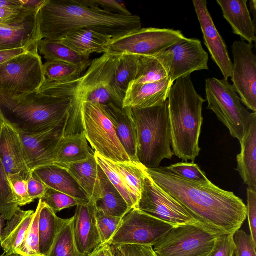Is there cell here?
<instances>
[{
  "label": "cell",
  "instance_id": "cell-57",
  "mask_svg": "<svg viewBox=\"0 0 256 256\" xmlns=\"http://www.w3.org/2000/svg\"><path fill=\"white\" fill-rule=\"evenodd\" d=\"M5 220H6L3 218V216L0 215V242H1L3 230L4 229V226Z\"/></svg>",
  "mask_w": 256,
  "mask_h": 256
},
{
  "label": "cell",
  "instance_id": "cell-44",
  "mask_svg": "<svg viewBox=\"0 0 256 256\" xmlns=\"http://www.w3.org/2000/svg\"><path fill=\"white\" fill-rule=\"evenodd\" d=\"M32 171L29 173H18L8 176L13 192L18 206L28 204L34 201L28 192V180Z\"/></svg>",
  "mask_w": 256,
  "mask_h": 256
},
{
  "label": "cell",
  "instance_id": "cell-6",
  "mask_svg": "<svg viewBox=\"0 0 256 256\" xmlns=\"http://www.w3.org/2000/svg\"><path fill=\"white\" fill-rule=\"evenodd\" d=\"M130 108L136 129L138 162L146 168H158L164 159H172L174 154L168 100L151 108Z\"/></svg>",
  "mask_w": 256,
  "mask_h": 256
},
{
  "label": "cell",
  "instance_id": "cell-18",
  "mask_svg": "<svg viewBox=\"0 0 256 256\" xmlns=\"http://www.w3.org/2000/svg\"><path fill=\"white\" fill-rule=\"evenodd\" d=\"M73 234L76 248L82 255L90 256L102 246L94 202L76 206Z\"/></svg>",
  "mask_w": 256,
  "mask_h": 256
},
{
  "label": "cell",
  "instance_id": "cell-20",
  "mask_svg": "<svg viewBox=\"0 0 256 256\" xmlns=\"http://www.w3.org/2000/svg\"><path fill=\"white\" fill-rule=\"evenodd\" d=\"M0 159L8 176L32 172L24 158L19 132L6 119L0 135Z\"/></svg>",
  "mask_w": 256,
  "mask_h": 256
},
{
  "label": "cell",
  "instance_id": "cell-17",
  "mask_svg": "<svg viewBox=\"0 0 256 256\" xmlns=\"http://www.w3.org/2000/svg\"><path fill=\"white\" fill-rule=\"evenodd\" d=\"M206 46L212 58L218 65L224 78L231 76L232 64L226 43L217 30L208 12L206 0H193Z\"/></svg>",
  "mask_w": 256,
  "mask_h": 256
},
{
  "label": "cell",
  "instance_id": "cell-46",
  "mask_svg": "<svg viewBox=\"0 0 256 256\" xmlns=\"http://www.w3.org/2000/svg\"><path fill=\"white\" fill-rule=\"evenodd\" d=\"M96 214L102 244L104 245L112 238L122 218L106 216L96 210Z\"/></svg>",
  "mask_w": 256,
  "mask_h": 256
},
{
  "label": "cell",
  "instance_id": "cell-50",
  "mask_svg": "<svg viewBox=\"0 0 256 256\" xmlns=\"http://www.w3.org/2000/svg\"><path fill=\"white\" fill-rule=\"evenodd\" d=\"M246 216L248 218L250 236L256 242V190L247 188Z\"/></svg>",
  "mask_w": 256,
  "mask_h": 256
},
{
  "label": "cell",
  "instance_id": "cell-21",
  "mask_svg": "<svg viewBox=\"0 0 256 256\" xmlns=\"http://www.w3.org/2000/svg\"><path fill=\"white\" fill-rule=\"evenodd\" d=\"M111 120L119 140L131 160L140 164L137 156V134L130 108H120L112 104L100 105Z\"/></svg>",
  "mask_w": 256,
  "mask_h": 256
},
{
  "label": "cell",
  "instance_id": "cell-16",
  "mask_svg": "<svg viewBox=\"0 0 256 256\" xmlns=\"http://www.w3.org/2000/svg\"><path fill=\"white\" fill-rule=\"evenodd\" d=\"M62 127L36 133L17 128L22 141L24 158L30 171L39 167L54 164L60 139L65 132Z\"/></svg>",
  "mask_w": 256,
  "mask_h": 256
},
{
  "label": "cell",
  "instance_id": "cell-36",
  "mask_svg": "<svg viewBox=\"0 0 256 256\" xmlns=\"http://www.w3.org/2000/svg\"><path fill=\"white\" fill-rule=\"evenodd\" d=\"M45 80L52 82L66 81L80 76L86 69L58 61H46L43 64Z\"/></svg>",
  "mask_w": 256,
  "mask_h": 256
},
{
  "label": "cell",
  "instance_id": "cell-49",
  "mask_svg": "<svg viewBox=\"0 0 256 256\" xmlns=\"http://www.w3.org/2000/svg\"><path fill=\"white\" fill-rule=\"evenodd\" d=\"M86 1L89 4L108 12L125 16L132 14L122 1L116 0H86Z\"/></svg>",
  "mask_w": 256,
  "mask_h": 256
},
{
  "label": "cell",
  "instance_id": "cell-31",
  "mask_svg": "<svg viewBox=\"0 0 256 256\" xmlns=\"http://www.w3.org/2000/svg\"><path fill=\"white\" fill-rule=\"evenodd\" d=\"M62 219L46 204L42 208L38 221L39 250L43 256H47L60 231L72 220Z\"/></svg>",
  "mask_w": 256,
  "mask_h": 256
},
{
  "label": "cell",
  "instance_id": "cell-40",
  "mask_svg": "<svg viewBox=\"0 0 256 256\" xmlns=\"http://www.w3.org/2000/svg\"><path fill=\"white\" fill-rule=\"evenodd\" d=\"M18 207L8 176L0 159V215L8 220L14 215Z\"/></svg>",
  "mask_w": 256,
  "mask_h": 256
},
{
  "label": "cell",
  "instance_id": "cell-24",
  "mask_svg": "<svg viewBox=\"0 0 256 256\" xmlns=\"http://www.w3.org/2000/svg\"><path fill=\"white\" fill-rule=\"evenodd\" d=\"M38 42L36 14L19 24H0V50L31 48Z\"/></svg>",
  "mask_w": 256,
  "mask_h": 256
},
{
  "label": "cell",
  "instance_id": "cell-58",
  "mask_svg": "<svg viewBox=\"0 0 256 256\" xmlns=\"http://www.w3.org/2000/svg\"><path fill=\"white\" fill-rule=\"evenodd\" d=\"M6 118H4V116L3 115L2 113V112L0 110V133L2 128V127L4 126V124L6 122Z\"/></svg>",
  "mask_w": 256,
  "mask_h": 256
},
{
  "label": "cell",
  "instance_id": "cell-32",
  "mask_svg": "<svg viewBox=\"0 0 256 256\" xmlns=\"http://www.w3.org/2000/svg\"><path fill=\"white\" fill-rule=\"evenodd\" d=\"M38 52L47 61H58L87 69L92 61L82 56L58 40L42 39L38 42Z\"/></svg>",
  "mask_w": 256,
  "mask_h": 256
},
{
  "label": "cell",
  "instance_id": "cell-9",
  "mask_svg": "<svg viewBox=\"0 0 256 256\" xmlns=\"http://www.w3.org/2000/svg\"><path fill=\"white\" fill-rule=\"evenodd\" d=\"M44 80L38 46L0 65V92L12 98L38 91Z\"/></svg>",
  "mask_w": 256,
  "mask_h": 256
},
{
  "label": "cell",
  "instance_id": "cell-55",
  "mask_svg": "<svg viewBox=\"0 0 256 256\" xmlns=\"http://www.w3.org/2000/svg\"><path fill=\"white\" fill-rule=\"evenodd\" d=\"M92 256H106L104 244L102 246L97 250H96L92 254Z\"/></svg>",
  "mask_w": 256,
  "mask_h": 256
},
{
  "label": "cell",
  "instance_id": "cell-38",
  "mask_svg": "<svg viewBox=\"0 0 256 256\" xmlns=\"http://www.w3.org/2000/svg\"><path fill=\"white\" fill-rule=\"evenodd\" d=\"M45 204L40 199L30 224L23 241L16 252L20 256H43L39 250L38 221L40 211Z\"/></svg>",
  "mask_w": 256,
  "mask_h": 256
},
{
  "label": "cell",
  "instance_id": "cell-19",
  "mask_svg": "<svg viewBox=\"0 0 256 256\" xmlns=\"http://www.w3.org/2000/svg\"><path fill=\"white\" fill-rule=\"evenodd\" d=\"M173 84L170 77L150 83L132 82L126 93L122 108H146L161 104L168 100Z\"/></svg>",
  "mask_w": 256,
  "mask_h": 256
},
{
  "label": "cell",
  "instance_id": "cell-53",
  "mask_svg": "<svg viewBox=\"0 0 256 256\" xmlns=\"http://www.w3.org/2000/svg\"><path fill=\"white\" fill-rule=\"evenodd\" d=\"M24 6L22 0H0V8H14Z\"/></svg>",
  "mask_w": 256,
  "mask_h": 256
},
{
  "label": "cell",
  "instance_id": "cell-56",
  "mask_svg": "<svg viewBox=\"0 0 256 256\" xmlns=\"http://www.w3.org/2000/svg\"><path fill=\"white\" fill-rule=\"evenodd\" d=\"M250 9L252 11V13L254 14V23L255 24V16H256V0H251L250 1Z\"/></svg>",
  "mask_w": 256,
  "mask_h": 256
},
{
  "label": "cell",
  "instance_id": "cell-37",
  "mask_svg": "<svg viewBox=\"0 0 256 256\" xmlns=\"http://www.w3.org/2000/svg\"><path fill=\"white\" fill-rule=\"evenodd\" d=\"M96 160L112 184L120 192L129 207L134 208L136 204L132 192L123 178L114 167L112 161L94 152Z\"/></svg>",
  "mask_w": 256,
  "mask_h": 256
},
{
  "label": "cell",
  "instance_id": "cell-61",
  "mask_svg": "<svg viewBox=\"0 0 256 256\" xmlns=\"http://www.w3.org/2000/svg\"><path fill=\"white\" fill-rule=\"evenodd\" d=\"M90 256H92V254Z\"/></svg>",
  "mask_w": 256,
  "mask_h": 256
},
{
  "label": "cell",
  "instance_id": "cell-51",
  "mask_svg": "<svg viewBox=\"0 0 256 256\" xmlns=\"http://www.w3.org/2000/svg\"><path fill=\"white\" fill-rule=\"evenodd\" d=\"M28 192L30 198L34 201L41 199L44 195L48 187L36 177L32 172L28 180Z\"/></svg>",
  "mask_w": 256,
  "mask_h": 256
},
{
  "label": "cell",
  "instance_id": "cell-22",
  "mask_svg": "<svg viewBox=\"0 0 256 256\" xmlns=\"http://www.w3.org/2000/svg\"><path fill=\"white\" fill-rule=\"evenodd\" d=\"M32 172L48 188L78 200L90 202L88 196L65 167L53 164L39 167Z\"/></svg>",
  "mask_w": 256,
  "mask_h": 256
},
{
  "label": "cell",
  "instance_id": "cell-43",
  "mask_svg": "<svg viewBox=\"0 0 256 256\" xmlns=\"http://www.w3.org/2000/svg\"><path fill=\"white\" fill-rule=\"evenodd\" d=\"M106 256H157L152 246L136 244H104Z\"/></svg>",
  "mask_w": 256,
  "mask_h": 256
},
{
  "label": "cell",
  "instance_id": "cell-5",
  "mask_svg": "<svg viewBox=\"0 0 256 256\" xmlns=\"http://www.w3.org/2000/svg\"><path fill=\"white\" fill-rule=\"evenodd\" d=\"M119 55L104 54L92 60L79 78L58 82L44 80L38 91L46 95L64 97L74 95L84 102L122 108L123 99L114 85V72Z\"/></svg>",
  "mask_w": 256,
  "mask_h": 256
},
{
  "label": "cell",
  "instance_id": "cell-3",
  "mask_svg": "<svg viewBox=\"0 0 256 256\" xmlns=\"http://www.w3.org/2000/svg\"><path fill=\"white\" fill-rule=\"evenodd\" d=\"M190 76L176 80L168 100L174 154L194 162L200 150L202 107L206 100L196 92Z\"/></svg>",
  "mask_w": 256,
  "mask_h": 256
},
{
  "label": "cell",
  "instance_id": "cell-41",
  "mask_svg": "<svg viewBox=\"0 0 256 256\" xmlns=\"http://www.w3.org/2000/svg\"><path fill=\"white\" fill-rule=\"evenodd\" d=\"M40 200L56 214L64 209L89 202L76 199L64 193L48 188Z\"/></svg>",
  "mask_w": 256,
  "mask_h": 256
},
{
  "label": "cell",
  "instance_id": "cell-45",
  "mask_svg": "<svg viewBox=\"0 0 256 256\" xmlns=\"http://www.w3.org/2000/svg\"><path fill=\"white\" fill-rule=\"evenodd\" d=\"M37 10L26 6L0 8V24L12 26L22 23L36 14Z\"/></svg>",
  "mask_w": 256,
  "mask_h": 256
},
{
  "label": "cell",
  "instance_id": "cell-52",
  "mask_svg": "<svg viewBox=\"0 0 256 256\" xmlns=\"http://www.w3.org/2000/svg\"><path fill=\"white\" fill-rule=\"evenodd\" d=\"M37 46L31 48H19L0 50V65L12 58L26 52Z\"/></svg>",
  "mask_w": 256,
  "mask_h": 256
},
{
  "label": "cell",
  "instance_id": "cell-33",
  "mask_svg": "<svg viewBox=\"0 0 256 256\" xmlns=\"http://www.w3.org/2000/svg\"><path fill=\"white\" fill-rule=\"evenodd\" d=\"M138 59V56L133 54L119 55L114 80L116 88L123 100L130 84L135 79Z\"/></svg>",
  "mask_w": 256,
  "mask_h": 256
},
{
  "label": "cell",
  "instance_id": "cell-1",
  "mask_svg": "<svg viewBox=\"0 0 256 256\" xmlns=\"http://www.w3.org/2000/svg\"><path fill=\"white\" fill-rule=\"evenodd\" d=\"M160 187L181 204L204 229L216 236L234 234L246 218V206L233 192L212 182L186 180L166 167L146 168Z\"/></svg>",
  "mask_w": 256,
  "mask_h": 256
},
{
  "label": "cell",
  "instance_id": "cell-29",
  "mask_svg": "<svg viewBox=\"0 0 256 256\" xmlns=\"http://www.w3.org/2000/svg\"><path fill=\"white\" fill-rule=\"evenodd\" d=\"M98 172L101 196L95 204L96 210L106 216L122 218L132 208L100 166Z\"/></svg>",
  "mask_w": 256,
  "mask_h": 256
},
{
  "label": "cell",
  "instance_id": "cell-11",
  "mask_svg": "<svg viewBox=\"0 0 256 256\" xmlns=\"http://www.w3.org/2000/svg\"><path fill=\"white\" fill-rule=\"evenodd\" d=\"M218 236L198 224L174 227L154 246L157 256H207Z\"/></svg>",
  "mask_w": 256,
  "mask_h": 256
},
{
  "label": "cell",
  "instance_id": "cell-48",
  "mask_svg": "<svg viewBox=\"0 0 256 256\" xmlns=\"http://www.w3.org/2000/svg\"><path fill=\"white\" fill-rule=\"evenodd\" d=\"M234 250L233 234L218 236L212 250L207 256H234Z\"/></svg>",
  "mask_w": 256,
  "mask_h": 256
},
{
  "label": "cell",
  "instance_id": "cell-28",
  "mask_svg": "<svg viewBox=\"0 0 256 256\" xmlns=\"http://www.w3.org/2000/svg\"><path fill=\"white\" fill-rule=\"evenodd\" d=\"M34 212L18 208L14 215L7 220L4 229L0 246L8 256L16 254L30 224Z\"/></svg>",
  "mask_w": 256,
  "mask_h": 256
},
{
  "label": "cell",
  "instance_id": "cell-47",
  "mask_svg": "<svg viewBox=\"0 0 256 256\" xmlns=\"http://www.w3.org/2000/svg\"><path fill=\"white\" fill-rule=\"evenodd\" d=\"M233 237L234 256H256V242H254L250 235L239 229L234 233Z\"/></svg>",
  "mask_w": 256,
  "mask_h": 256
},
{
  "label": "cell",
  "instance_id": "cell-59",
  "mask_svg": "<svg viewBox=\"0 0 256 256\" xmlns=\"http://www.w3.org/2000/svg\"><path fill=\"white\" fill-rule=\"evenodd\" d=\"M0 256H8L6 254V253H5V252H4L3 254H0Z\"/></svg>",
  "mask_w": 256,
  "mask_h": 256
},
{
  "label": "cell",
  "instance_id": "cell-30",
  "mask_svg": "<svg viewBox=\"0 0 256 256\" xmlns=\"http://www.w3.org/2000/svg\"><path fill=\"white\" fill-rule=\"evenodd\" d=\"M64 134L60 140L54 164L60 166L83 161L92 154L83 131L68 136Z\"/></svg>",
  "mask_w": 256,
  "mask_h": 256
},
{
  "label": "cell",
  "instance_id": "cell-8",
  "mask_svg": "<svg viewBox=\"0 0 256 256\" xmlns=\"http://www.w3.org/2000/svg\"><path fill=\"white\" fill-rule=\"evenodd\" d=\"M207 108L211 110L228 128L230 134L241 142L256 112H250L240 102L232 84L228 79L215 78L206 80Z\"/></svg>",
  "mask_w": 256,
  "mask_h": 256
},
{
  "label": "cell",
  "instance_id": "cell-39",
  "mask_svg": "<svg viewBox=\"0 0 256 256\" xmlns=\"http://www.w3.org/2000/svg\"><path fill=\"white\" fill-rule=\"evenodd\" d=\"M74 216L57 234L47 256H85L78 250L73 234Z\"/></svg>",
  "mask_w": 256,
  "mask_h": 256
},
{
  "label": "cell",
  "instance_id": "cell-2",
  "mask_svg": "<svg viewBox=\"0 0 256 256\" xmlns=\"http://www.w3.org/2000/svg\"><path fill=\"white\" fill-rule=\"evenodd\" d=\"M38 41L59 40L80 29H90L112 38L142 28L137 15L125 16L104 10L86 0H46L36 14Z\"/></svg>",
  "mask_w": 256,
  "mask_h": 256
},
{
  "label": "cell",
  "instance_id": "cell-35",
  "mask_svg": "<svg viewBox=\"0 0 256 256\" xmlns=\"http://www.w3.org/2000/svg\"><path fill=\"white\" fill-rule=\"evenodd\" d=\"M168 77L166 70L155 57L138 56L136 74L132 82L150 83Z\"/></svg>",
  "mask_w": 256,
  "mask_h": 256
},
{
  "label": "cell",
  "instance_id": "cell-4",
  "mask_svg": "<svg viewBox=\"0 0 256 256\" xmlns=\"http://www.w3.org/2000/svg\"><path fill=\"white\" fill-rule=\"evenodd\" d=\"M71 97H56L34 92L18 98L0 92V110L17 128L40 132L67 124L72 108Z\"/></svg>",
  "mask_w": 256,
  "mask_h": 256
},
{
  "label": "cell",
  "instance_id": "cell-13",
  "mask_svg": "<svg viewBox=\"0 0 256 256\" xmlns=\"http://www.w3.org/2000/svg\"><path fill=\"white\" fill-rule=\"evenodd\" d=\"M134 208L173 227L198 224L181 204L154 182L146 172L140 198Z\"/></svg>",
  "mask_w": 256,
  "mask_h": 256
},
{
  "label": "cell",
  "instance_id": "cell-10",
  "mask_svg": "<svg viewBox=\"0 0 256 256\" xmlns=\"http://www.w3.org/2000/svg\"><path fill=\"white\" fill-rule=\"evenodd\" d=\"M184 37L179 30L141 28L112 38L104 48L106 53L114 55L154 56Z\"/></svg>",
  "mask_w": 256,
  "mask_h": 256
},
{
  "label": "cell",
  "instance_id": "cell-15",
  "mask_svg": "<svg viewBox=\"0 0 256 256\" xmlns=\"http://www.w3.org/2000/svg\"><path fill=\"white\" fill-rule=\"evenodd\" d=\"M253 44L236 40L232 46L234 58L231 80L240 100L256 112V56Z\"/></svg>",
  "mask_w": 256,
  "mask_h": 256
},
{
  "label": "cell",
  "instance_id": "cell-60",
  "mask_svg": "<svg viewBox=\"0 0 256 256\" xmlns=\"http://www.w3.org/2000/svg\"><path fill=\"white\" fill-rule=\"evenodd\" d=\"M10 256H20L18 255V254H12V255H11Z\"/></svg>",
  "mask_w": 256,
  "mask_h": 256
},
{
  "label": "cell",
  "instance_id": "cell-23",
  "mask_svg": "<svg viewBox=\"0 0 256 256\" xmlns=\"http://www.w3.org/2000/svg\"><path fill=\"white\" fill-rule=\"evenodd\" d=\"M223 16L230 25L232 32L242 40L252 44L256 42V26L247 6L248 0H216Z\"/></svg>",
  "mask_w": 256,
  "mask_h": 256
},
{
  "label": "cell",
  "instance_id": "cell-26",
  "mask_svg": "<svg viewBox=\"0 0 256 256\" xmlns=\"http://www.w3.org/2000/svg\"><path fill=\"white\" fill-rule=\"evenodd\" d=\"M241 152L236 156L237 171L244 183L256 190V117L240 142Z\"/></svg>",
  "mask_w": 256,
  "mask_h": 256
},
{
  "label": "cell",
  "instance_id": "cell-42",
  "mask_svg": "<svg viewBox=\"0 0 256 256\" xmlns=\"http://www.w3.org/2000/svg\"><path fill=\"white\" fill-rule=\"evenodd\" d=\"M166 168L172 173L188 181L200 184L212 182L194 162H180Z\"/></svg>",
  "mask_w": 256,
  "mask_h": 256
},
{
  "label": "cell",
  "instance_id": "cell-14",
  "mask_svg": "<svg viewBox=\"0 0 256 256\" xmlns=\"http://www.w3.org/2000/svg\"><path fill=\"white\" fill-rule=\"evenodd\" d=\"M154 57L162 64L173 82L195 71L208 70V54L196 38L184 37Z\"/></svg>",
  "mask_w": 256,
  "mask_h": 256
},
{
  "label": "cell",
  "instance_id": "cell-7",
  "mask_svg": "<svg viewBox=\"0 0 256 256\" xmlns=\"http://www.w3.org/2000/svg\"><path fill=\"white\" fill-rule=\"evenodd\" d=\"M71 97V117L80 116L82 130L94 152L114 162H132L119 140L112 123L102 106Z\"/></svg>",
  "mask_w": 256,
  "mask_h": 256
},
{
  "label": "cell",
  "instance_id": "cell-12",
  "mask_svg": "<svg viewBox=\"0 0 256 256\" xmlns=\"http://www.w3.org/2000/svg\"><path fill=\"white\" fill-rule=\"evenodd\" d=\"M174 227L135 208L122 218L110 240L112 244H136L154 246Z\"/></svg>",
  "mask_w": 256,
  "mask_h": 256
},
{
  "label": "cell",
  "instance_id": "cell-25",
  "mask_svg": "<svg viewBox=\"0 0 256 256\" xmlns=\"http://www.w3.org/2000/svg\"><path fill=\"white\" fill-rule=\"evenodd\" d=\"M112 37L90 29H80L68 34L58 40L79 55L86 58L94 53L104 54V46Z\"/></svg>",
  "mask_w": 256,
  "mask_h": 256
},
{
  "label": "cell",
  "instance_id": "cell-27",
  "mask_svg": "<svg viewBox=\"0 0 256 256\" xmlns=\"http://www.w3.org/2000/svg\"><path fill=\"white\" fill-rule=\"evenodd\" d=\"M60 166L68 169L88 196L90 201L96 204L100 198L101 189L99 165L94 152L84 160Z\"/></svg>",
  "mask_w": 256,
  "mask_h": 256
},
{
  "label": "cell",
  "instance_id": "cell-34",
  "mask_svg": "<svg viewBox=\"0 0 256 256\" xmlns=\"http://www.w3.org/2000/svg\"><path fill=\"white\" fill-rule=\"evenodd\" d=\"M112 162L123 178L137 204L142 190L146 168L141 164L132 162Z\"/></svg>",
  "mask_w": 256,
  "mask_h": 256
},
{
  "label": "cell",
  "instance_id": "cell-54",
  "mask_svg": "<svg viewBox=\"0 0 256 256\" xmlns=\"http://www.w3.org/2000/svg\"><path fill=\"white\" fill-rule=\"evenodd\" d=\"M46 1V0H22L24 6L37 11L44 4Z\"/></svg>",
  "mask_w": 256,
  "mask_h": 256
}]
</instances>
